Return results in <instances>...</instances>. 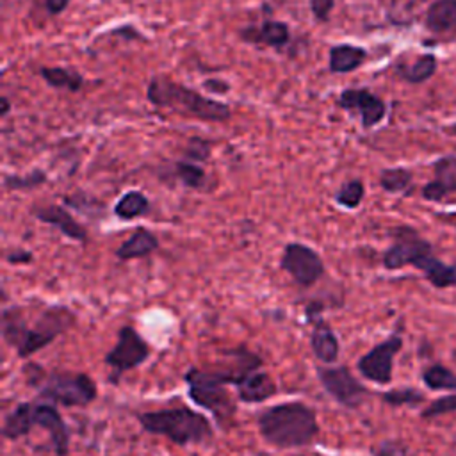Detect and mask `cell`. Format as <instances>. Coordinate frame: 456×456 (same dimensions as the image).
I'll list each match as a JSON object with an SVG mask.
<instances>
[{"instance_id":"1","label":"cell","mask_w":456,"mask_h":456,"mask_svg":"<svg viewBox=\"0 0 456 456\" xmlns=\"http://www.w3.org/2000/svg\"><path fill=\"white\" fill-rule=\"evenodd\" d=\"M77 322V314L66 305L45 306L32 324H28L25 308L12 305L2 310L0 333L2 340L23 360L48 347L57 337L69 331Z\"/></svg>"},{"instance_id":"2","label":"cell","mask_w":456,"mask_h":456,"mask_svg":"<svg viewBox=\"0 0 456 456\" xmlns=\"http://www.w3.org/2000/svg\"><path fill=\"white\" fill-rule=\"evenodd\" d=\"M256 429L265 444L278 449H297L312 445L321 424L317 411L301 403L287 401L267 406L256 413Z\"/></svg>"},{"instance_id":"3","label":"cell","mask_w":456,"mask_h":456,"mask_svg":"<svg viewBox=\"0 0 456 456\" xmlns=\"http://www.w3.org/2000/svg\"><path fill=\"white\" fill-rule=\"evenodd\" d=\"M144 433L164 436L176 445H200L214 438V428L208 417L187 406H173L135 413Z\"/></svg>"},{"instance_id":"4","label":"cell","mask_w":456,"mask_h":456,"mask_svg":"<svg viewBox=\"0 0 456 456\" xmlns=\"http://www.w3.org/2000/svg\"><path fill=\"white\" fill-rule=\"evenodd\" d=\"M146 98L155 107L171 109L185 116H192L203 121H226L232 110L226 103L203 96L198 91L176 84L167 77H153L146 89Z\"/></svg>"},{"instance_id":"5","label":"cell","mask_w":456,"mask_h":456,"mask_svg":"<svg viewBox=\"0 0 456 456\" xmlns=\"http://www.w3.org/2000/svg\"><path fill=\"white\" fill-rule=\"evenodd\" d=\"M183 381L187 385L189 399L201 410L212 413L219 428H228L233 424L237 403L226 388L228 381L219 369L207 370L200 367H189V370L183 374Z\"/></svg>"},{"instance_id":"6","label":"cell","mask_w":456,"mask_h":456,"mask_svg":"<svg viewBox=\"0 0 456 456\" xmlns=\"http://www.w3.org/2000/svg\"><path fill=\"white\" fill-rule=\"evenodd\" d=\"M39 399L68 408L87 406L98 397V387L87 372L52 370L43 372L34 385Z\"/></svg>"},{"instance_id":"7","label":"cell","mask_w":456,"mask_h":456,"mask_svg":"<svg viewBox=\"0 0 456 456\" xmlns=\"http://www.w3.org/2000/svg\"><path fill=\"white\" fill-rule=\"evenodd\" d=\"M151 354L146 338L130 324H125L116 333L114 346L105 353L103 363L110 369L109 381L118 385L128 370L141 367Z\"/></svg>"},{"instance_id":"8","label":"cell","mask_w":456,"mask_h":456,"mask_svg":"<svg viewBox=\"0 0 456 456\" xmlns=\"http://www.w3.org/2000/svg\"><path fill=\"white\" fill-rule=\"evenodd\" d=\"M315 376L324 392L347 410H358L369 395V388L349 370L347 365L322 363L315 367Z\"/></svg>"},{"instance_id":"9","label":"cell","mask_w":456,"mask_h":456,"mask_svg":"<svg viewBox=\"0 0 456 456\" xmlns=\"http://www.w3.org/2000/svg\"><path fill=\"white\" fill-rule=\"evenodd\" d=\"M280 267L301 287H312L324 276V262L321 255L301 242H289L283 248Z\"/></svg>"},{"instance_id":"10","label":"cell","mask_w":456,"mask_h":456,"mask_svg":"<svg viewBox=\"0 0 456 456\" xmlns=\"http://www.w3.org/2000/svg\"><path fill=\"white\" fill-rule=\"evenodd\" d=\"M403 347V337L394 333L370 347L367 353H363L358 362L356 369L358 372L378 385H388L392 381V367H394V358Z\"/></svg>"},{"instance_id":"11","label":"cell","mask_w":456,"mask_h":456,"mask_svg":"<svg viewBox=\"0 0 456 456\" xmlns=\"http://www.w3.org/2000/svg\"><path fill=\"white\" fill-rule=\"evenodd\" d=\"M392 233L394 244L383 255V265L390 271L411 265L422 253L431 251V244L408 226H399Z\"/></svg>"},{"instance_id":"12","label":"cell","mask_w":456,"mask_h":456,"mask_svg":"<svg viewBox=\"0 0 456 456\" xmlns=\"http://www.w3.org/2000/svg\"><path fill=\"white\" fill-rule=\"evenodd\" d=\"M34 426H39L48 433L53 452L57 456H68L71 431L55 404L46 401H34Z\"/></svg>"},{"instance_id":"13","label":"cell","mask_w":456,"mask_h":456,"mask_svg":"<svg viewBox=\"0 0 456 456\" xmlns=\"http://www.w3.org/2000/svg\"><path fill=\"white\" fill-rule=\"evenodd\" d=\"M338 105L344 110H356L365 128L378 125L387 112L383 100L367 89H344L338 96Z\"/></svg>"},{"instance_id":"14","label":"cell","mask_w":456,"mask_h":456,"mask_svg":"<svg viewBox=\"0 0 456 456\" xmlns=\"http://www.w3.org/2000/svg\"><path fill=\"white\" fill-rule=\"evenodd\" d=\"M233 387L237 392V399L246 404L264 403L278 394L276 381L271 378V374L262 370V367L242 372L235 379Z\"/></svg>"},{"instance_id":"15","label":"cell","mask_w":456,"mask_h":456,"mask_svg":"<svg viewBox=\"0 0 456 456\" xmlns=\"http://www.w3.org/2000/svg\"><path fill=\"white\" fill-rule=\"evenodd\" d=\"M306 322L312 326L310 347L314 351V356L324 365L335 363L340 354V342L331 324L322 315L312 317Z\"/></svg>"},{"instance_id":"16","label":"cell","mask_w":456,"mask_h":456,"mask_svg":"<svg viewBox=\"0 0 456 456\" xmlns=\"http://www.w3.org/2000/svg\"><path fill=\"white\" fill-rule=\"evenodd\" d=\"M34 216L41 223L55 226L61 233H64L66 237H69L73 240H78V242L87 240V230L78 221H75V217L64 207H59V205L37 207L34 210Z\"/></svg>"},{"instance_id":"17","label":"cell","mask_w":456,"mask_h":456,"mask_svg":"<svg viewBox=\"0 0 456 456\" xmlns=\"http://www.w3.org/2000/svg\"><path fill=\"white\" fill-rule=\"evenodd\" d=\"M240 39L251 45H264L271 48H283L290 39V30L283 21L265 20L258 27H246L240 30Z\"/></svg>"},{"instance_id":"18","label":"cell","mask_w":456,"mask_h":456,"mask_svg":"<svg viewBox=\"0 0 456 456\" xmlns=\"http://www.w3.org/2000/svg\"><path fill=\"white\" fill-rule=\"evenodd\" d=\"M435 176L422 189V196L429 201H440L447 192L456 191V157L438 159L435 162Z\"/></svg>"},{"instance_id":"19","label":"cell","mask_w":456,"mask_h":456,"mask_svg":"<svg viewBox=\"0 0 456 456\" xmlns=\"http://www.w3.org/2000/svg\"><path fill=\"white\" fill-rule=\"evenodd\" d=\"M34 428V401L18 403L5 417L2 424V436L5 440H20L27 436Z\"/></svg>"},{"instance_id":"20","label":"cell","mask_w":456,"mask_h":456,"mask_svg":"<svg viewBox=\"0 0 456 456\" xmlns=\"http://www.w3.org/2000/svg\"><path fill=\"white\" fill-rule=\"evenodd\" d=\"M411 265L420 269L424 273V276L429 280V283L435 285L436 289H445V287L456 285V267L444 264L442 260L433 256L431 251L422 253Z\"/></svg>"},{"instance_id":"21","label":"cell","mask_w":456,"mask_h":456,"mask_svg":"<svg viewBox=\"0 0 456 456\" xmlns=\"http://www.w3.org/2000/svg\"><path fill=\"white\" fill-rule=\"evenodd\" d=\"M157 248H159V239L150 230L139 228L116 249V256L119 260L142 258L153 253Z\"/></svg>"},{"instance_id":"22","label":"cell","mask_w":456,"mask_h":456,"mask_svg":"<svg viewBox=\"0 0 456 456\" xmlns=\"http://www.w3.org/2000/svg\"><path fill=\"white\" fill-rule=\"evenodd\" d=\"M426 27L433 34H451L456 30V0H436L426 14Z\"/></svg>"},{"instance_id":"23","label":"cell","mask_w":456,"mask_h":456,"mask_svg":"<svg viewBox=\"0 0 456 456\" xmlns=\"http://www.w3.org/2000/svg\"><path fill=\"white\" fill-rule=\"evenodd\" d=\"M367 59V52L354 45H335L330 48V71L331 73H349L362 66Z\"/></svg>"},{"instance_id":"24","label":"cell","mask_w":456,"mask_h":456,"mask_svg":"<svg viewBox=\"0 0 456 456\" xmlns=\"http://www.w3.org/2000/svg\"><path fill=\"white\" fill-rule=\"evenodd\" d=\"M41 77L45 78V82L55 89H68L71 93L78 91L84 86V77L73 69L68 68H41Z\"/></svg>"},{"instance_id":"25","label":"cell","mask_w":456,"mask_h":456,"mask_svg":"<svg viewBox=\"0 0 456 456\" xmlns=\"http://www.w3.org/2000/svg\"><path fill=\"white\" fill-rule=\"evenodd\" d=\"M436 69V59L431 53H424L420 57H417L411 64H403L399 66V75L411 82V84H419L428 80Z\"/></svg>"},{"instance_id":"26","label":"cell","mask_w":456,"mask_h":456,"mask_svg":"<svg viewBox=\"0 0 456 456\" xmlns=\"http://www.w3.org/2000/svg\"><path fill=\"white\" fill-rule=\"evenodd\" d=\"M148 205H150V201L141 191H128L118 200V203L114 207V214L119 219L128 221V219H134V217L144 214L148 210Z\"/></svg>"},{"instance_id":"27","label":"cell","mask_w":456,"mask_h":456,"mask_svg":"<svg viewBox=\"0 0 456 456\" xmlns=\"http://www.w3.org/2000/svg\"><path fill=\"white\" fill-rule=\"evenodd\" d=\"M422 381L431 390H454L456 392V374L440 363L426 367L422 372Z\"/></svg>"},{"instance_id":"28","label":"cell","mask_w":456,"mask_h":456,"mask_svg":"<svg viewBox=\"0 0 456 456\" xmlns=\"http://www.w3.org/2000/svg\"><path fill=\"white\" fill-rule=\"evenodd\" d=\"M411 183V173L404 167L383 169L379 175V185L388 192H399L408 189Z\"/></svg>"},{"instance_id":"29","label":"cell","mask_w":456,"mask_h":456,"mask_svg":"<svg viewBox=\"0 0 456 456\" xmlns=\"http://www.w3.org/2000/svg\"><path fill=\"white\" fill-rule=\"evenodd\" d=\"M424 399L422 392L411 387H401V388H394L388 390L385 394H381V401L388 406H415Z\"/></svg>"},{"instance_id":"30","label":"cell","mask_w":456,"mask_h":456,"mask_svg":"<svg viewBox=\"0 0 456 456\" xmlns=\"http://www.w3.org/2000/svg\"><path fill=\"white\" fill-rule=\"evenodd\" d=\"M363 192H365V189H363L362 180L354 178V180L346 182V183L338 189L335 200H337L338 205H342V207H346V208H356V207L362 203V200H363Z\"/></svg>"},{"instance_id":"31","label":"cell","mask_w":456,"mask_h":456,"mask_svg":"<svg viewBox=\"0 0 456 456\" xmlns=\"http://www.w3.org/2000/svg\"><path fill=\"white\" fill-rule=\"evenodd\" d=\"M46 182V175L43 171H32L28 175H7L4 178V185L11 191H25V189H32L37 187L39 183Z\"/></svg>"},{"instance_id":"32","label":"cell","mask_w":456,"mask_h":456,"mask_svg":"<svg viewBox=\"0 0 456 456\" xmlns=\"http://www.w3.org/2000/svg\"><path fill=\"white\" fill-rule=\"evenodd\" d=\"M176 175L191 189H200L205 182L203 167L191 162H176Z\"/></svg>"},{"instance_id":"33","label":"cell","mask_w":456,"mask_h":456,"mask_svg":"<svg viewBox=\"0 0 456 456\" xmlns=\"http://www.w3.org/2000/svg\"><path fill=\"white\" fill-rule=\"evenodd\" d=\"M456 411V395L451 394V395H444L436 401H433L431 404H428L420 417L422 419H435V417H440V415H445V413H454Z\"/></svg>"},{"instance_id":"34","label":"cell","mask_w":456,"mask_h":456,"mask_svg":"<svg viewBox=\"0 0 456 456\" xmlns=\"http://www.w3.org/2000/svg\"><path fill=\"white\" fill-rule=\"evenodd\" d=\"M374 456H413L410 447L401 442V440H394V438H388V440H383L376 451H374Z\"/></svg>"},{"instance_id":"35","label":"cell","mask_w":456,"mask_h":456,"mask_svg":"<svg viewBox=\"0 0 456 456\" xmlns=\"http://www.w3.org/2000/svg\"><path fill=\"white\" fill-rule=\"evenodd\" d=\"M185 155L196 162H203L210 157V142L201 139V137H192L187 142Z\"/></svg>"},{"instance_id":"36","label":"cell","mask_w":456,"mask_h":456,"mask_svg":"<svg viewBox=\"0 0 456 456\" xmlns=\"http://www.w3.org/2000/svg\"><path fill=\"white\" fill-rule=\"evenodd\" d=\"M335 0H310V11L319 21H328L331 11H333Z\"/></svg>"},{"instance_id":"37","label":"cell","mask_w":456,"mask_h":456,"mask_svg":"<svg viewBox=\"0 0 456 456\" xmlns=\"http://www.w3.org/2000/svg\"><path fill=\"white\" fill-rule=\"evenodd\" d=\"M5 260H7L9 264H28V262L32 260V253L23 251V249H14L12 253H9V255L5 256Z\"/></svg>"},{"instance_id":"38","label":"cell","mask_w":456,"mask_h":456,"mask_svg":"<svg viewBox=\"0 0 456 456\" xmlns=\"http://www.w3.org/2000/svg\"><path fill=\"white\" fill-rule=\"evenodd\" d=\"M69 0H45V9L50 14H61L68 7Z\"/></svg>"},{"instance_id":"39","label":"cell","mask_w":456,"mask_h":456,"mask_svg":"<svg viewBox=\"0 0 456 456\" xmlns=\"http://www.w3.org/2000/svg\"><path fill=\"white\" fill-rule=\"evenodd\" d=\"M205 87L210 89V91H214V93H224V91L228 89V84H224V82H221V80H207V82H205Z\"/></svg>"},{"instance_id":"40","label":"cell","mask_w":456,"mask_h":456,"mask_svg":"<svg viewBox=\"0 0 456 456\" xmlns=\"http://www.w3.org/2000/svg\"><path fill=\"white\" fill-rule=\"evenodd\" d=\"M11 110V103H9V98L7 96H2V110H0V116H7V112Z\"/></svg>"}]
</instances>
